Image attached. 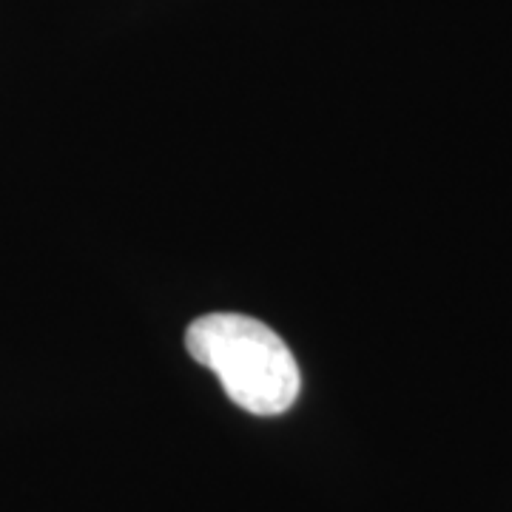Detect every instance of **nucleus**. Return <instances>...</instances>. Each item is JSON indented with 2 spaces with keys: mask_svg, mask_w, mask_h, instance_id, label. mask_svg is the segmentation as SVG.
Wrapping results in <instances>:
<instances>
[{
  "mask_svg": "<svg viewBox=\"0 0 512 512\" xmlns=\"http://www.w3.org/2000/svg\"><path fill=\"white\" fill-rule=\"evenodd\" d=\"M185 348L194 362L217 373L228 399L254 413L291 410L302 376L288 345L259 319L242 313H208L191 322Z\"/></svg>",
  "mask_w": 512,
  "mask_h": 512,
  "instance_id": "f257e3e1",
  "label": "nucleus"
}]
</instances>
